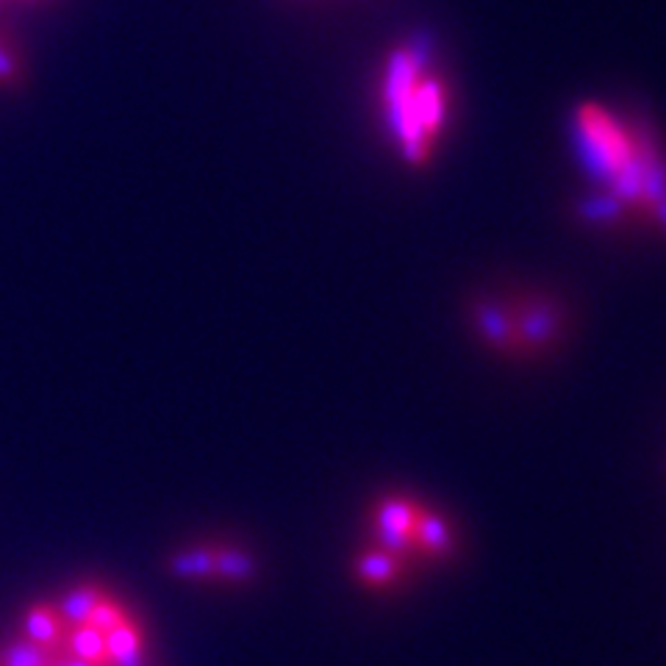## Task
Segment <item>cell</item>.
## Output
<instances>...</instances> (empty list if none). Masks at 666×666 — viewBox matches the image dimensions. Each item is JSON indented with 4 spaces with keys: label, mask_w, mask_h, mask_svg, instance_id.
Masks as SVG:
<instances>
[{
    "label": "cell",
    "mask_w": 666,
    "mask_h": 666,
    "mask_svg": "<svg viewBox=\"0 0 666 666\" xmlns=\"http://www.w3.org/2000/svg\"><path fill=\"white\" fill-rule=\"evenodd\" d=\"M106 647H109V666H145L147 639L134 617L106 633Z\"/></svg>",
    "instance_id": "ba28073f"
},
{
    "label": "cell",
    "mask_w": 666,
    "mask_h": 666,
    "mask_svg": "<svg viewBox=\"0 0 666 666\" xmlns=\"http://www.w3.org/2000/svg\"><path fill=\"white\" fill-rule=\"evenodd\" d=\"M129 617H131L129 608H125L123 603H117L114 597H109V594H106V597L100 600L98 605H95L93 614L86 617L84 625H89V628L100 630V633L106 635L109 630H114L117 625H123Z\"/></svg>",
    "instance_id": "7c38bea8"
},
{
    "label": "cell",
    "mask_w": 666,
    "mask_h": 666,
    "mask_svg": "<svg viewBox=\"0 0 666 666\" xmlns=\"http://www.w3.org/2000/svg\"><path fill=\"white\" fill-rule=\"evenodd\" d=\"M64 653L73 658L84 661L89 666H109V647H106V635L89 625H73L68 633Z\"/></svg>",
    "instance_id": "9c48e42d"
},
{
    "label": "cell",
    "mask_w": 666,
    "mask_h": 666,
    "mask_svg": "<svg viewBox=\"0 0 666 666\" xmlns=\"http://www.w3.org/2000/svg\"><path fill=\"white\" fill-rule=\"evenodd\" d=\"M470 325L483 344L508 359H536L550 353L567 330V314L547 294L517 292L481 298L470 308Z\"/></svg>",
    "instance_id": "3957f363"
},
{
    "label": "cell",
    "mask_w": 666,
    "mask_h": 666,
    "mask_svg": "<svg viewBox=\"0 0 666 666\" xmlns=\"http://www.w3.org/2000/svg\"><path fill=\"white\" fill-rule=\"evenodd\" d=\"M53 666H89V664H84V661H78V658H73V655H59V658H56V664Z\"/></svg>",
    "instance_id": "5bb4252c"
},
{
    "label": "cell",
    "mask_w": 666,
    "mask_h": 666,
    "mask_svg": "<svg viewBox=\"0 0 666 666\" xmlns=\"http://www.w3.org/2000/svg\"><path fill=\"white\" fill-rule=\"evenodd\" d=\"M378 109L405 165L425 167L447 129L450 95L422 45L403 43L384 59Z\"/></svg>",
    "instance_id": "7a4b0ae2"
},
{
    "label": "cell",
    "mask_w": 666,
    "mask_h": 666,
    "mask_svg": "<svg viewBox=\"0 0 666 666\" xmlns=\"http://www.w3.org/2000/svg\"><path fill=\"white\" fill-rule=\"evenodd\" d=\"M104 597H106V592L100 586H95V583H81V586L70 589V592L62 597V603L56 605V608L62 611V617L68 619V625L73 628V625H84L86 617L93 614V608Z\"/></svg>",
    "instance_id": "30bf717a"
},
{
    "label": "cell",
    "mask_w": 666,
    "mask_h": 666,
    "mask_svg": "<svg viewBox=\"0 0 666 666\" xmlns=\"http://www.w3.org/2000/svg\"><path fill=\"white\" fill-rule=\"evenodd\" d=\"M370 544L398 556L414 572L441 567L459 553V533L445 513L409 495H380L367 513Z\"/></svg>",
    "instance_id": "277c9868"
},
{
    "label": "cell",
    "mask_w": 666,
    "mask_h": 666,
    "mask_svg": "<svg viewBox=\"0 0 666 666\" xmlns=\"http://www.w3.org/2000/svg\"><path fill=\"white\" fill-rule=\"evenodd\" d=\"M167 569L178 581L226 583V586H247L258 574L253 553L237 544H195L172 553Z\"/></svg>",
    "instance_id": "5b68a950"
},
{
    "label": "cell",
    "mask_w": 666,
    "mask_h": 666,
    "mask_svg": "<svg viewBox=\"0 0 666 666\" xmlns=\"http://www.w3.org/2000/svg\"><path fill=\"white\" fill-rule=\"evenodd\" d=\"M414 569L398 556L386 553L384 547L375 544H364L359 556L353 558V578L361 589H367L373 594H391L403 589L405 583L414 578Z\"/></svg>",
    "instance_id": "8992f818"
},
{
    "label": "cell",
    "mask_w": 666,
    "mask_h": 666,
    "mask_svg": "<svg viewBox=\"0 0 666 666\" xmlns=\"http://www.w3.org/2000/svg\"><path fill=\"white\" fill-rule=\"evenodd\" d=\"M56 658L59 655L39 647L37 642L25 639V635H17V639L0 647V666H53Z\"/></svg>",
    "instance_id": "8fae6325"
},
{
    "label": "cell",
    "mask_w": 666,
    "mask_h": 666,
    "mask_svg": "<svg viewBox=\"0 0 666 666\" xmlns=\"http://www.w3.org/2000/svg\"><path fill=\"white\" fill-rule=\"evenodd\" d=\"M574 134L594 170L611 186L605 206L622 217L625 208L647 211L666 231V165L644 131L605 106L586 104L574 114Z\"/></svg>",
    "instance_id": "6da1fadb"
},
{
    "label": "cell",
    "mask_w": 666,
    "mask_h": 666,
    "mask_svg": "<svg viewBox=\"0 0 666 666\" xmlns=\"http://www.w3.org/2000/svg\"><path fill=\"white\" fill-rule=\"evenodd\" d=\"M68 633H70L68 619L62 617V611H59L56 605L48 603L32 605V608L25 611L23 630H20V635L32 639V642H37L39 647L50 650V653L56 655H64Z\"/></svg>",
    "instance_id": "52a82bcc"
},
{
    "label": "cell",
    "mask_w": 666,
    "mask_h": 666,
    "mask_svg": "<svg viewBox=\"0 0 666 666\" xmlns=\"http://www.w3.org/2000/svg\"><path fill=\"white\" fill-rule=\"evenodd\" d=\"M17 78H20L17 53H14V48L7 43V39L0 37V84L12 86L17 84Z\"/></svg>",
    "instance_id": "4fadbf2b"
}]
</instances>
